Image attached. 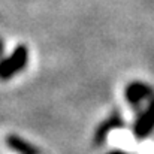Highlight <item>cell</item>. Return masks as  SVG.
<instances>
[{
  "label": "cell",
  "instance_id": "6da1fadb",
  "mask_svg": "<svg viewBox=\"0 0 154 154\" xmlns=\"http://www.w3.org/2000/svg\"><path fill=\"white\" fill-rule=\"evenodd\" d=\"M29 61V50L26 45H18L8 58L0 60V81H8L20 73Z\"/></svg>",
  "mask_w": 154,
  "mask_h": 154
},
{
  "label": "cell",
  "instance_id": "7a4b0ae2",
  "mask_svg": "<svg viewBox=\"0 0 154 154\" xmlns=\"http://www.w3.org/2000/svg\"><path fill=\"white\" fill-rule=\"evenodd\" d=\"M154 129V97L148 105V108L144 111V114L138 118L136 124H135V135L138 138H145L148 136Z\"/></svg>",
  "mask_w": 154,
  "mask_h": 154
},
{
  "label": "cell",
  "instance_id": "3957f363",
  "mask_svg": "<svg viewBox=\"0 0 154 154\" xmlns=\"http://www.w3.org/2000/svg\"><path fill=\"white\" fill-rule=\"evenodd\" d=\"M126 97H127V100L132 105H138L142 99L153 97V90L148 85L142 84V82H133V84H130L127 87Z\"/></svg>",
  "mask_w": 154,
  "mask_h": 154
},
{
  "label": "cell",
  "instance_id": "277c9868",
  "mask_svg": "<svg viewBox=\"0 0 154 154\" xmlns=\"http://www.w3.org/2000/svg\"><path fill=\"white\" fill-rule=\"evenodd\" d=\"M6 142H8V145L12 150H15V151H18V153H21V154H39V151L32 144H29L27 141L21 139L20 136L11 135V136H8Z\"/></svg>",
  "mask_w": 154,
  "mask_h": 154
},
{
  "label": "cell",
  "instance_id": "5b68a950",
  "mask_svg": "<svg viewBox=\"0 0 154 154\" xmlns=\"http://www.w3.org/2000/svg\"><path fill=\"white\" fill-rule=\"evenodd\" d=\"M118 126H121L120 118H118L117 115H115V117H111L106 123H103L102 126L97 129V133H96V142H97V144H99V142H103V139L106 138L108 132L112 130L114 127H118Z\"/></svg>",
  "mask_w": 154,
  "mask_h": 154
},
{
  "label": "cell",
  "instance_id": "8992f818",
  "mask_svg": "<svg viewBox=\"0 0 154 154\" xmlns=\"http://www.w3.org/2000/svg\"><path fill=\"white\" fill-rule=\"evenodd\" d=\"M3 55V44H2V41H0V57Z\"/></svg>",
  "mask_w": 154,
  "mask_h": 154
},
{
  "label": "cell",
  "instance_id": "52a82bcc",
  "mask_svg": "<svg viewBox=\"0 0 154 154\" xmlns=\"http://www.w3.org/2000/svg\"><path fill=\"white\" fill-rule=\"evenodd\" d=\"M109 154H124V153H120V151H114V153H109Z\"/></svg>",
  "mask_w": 154,
  "mask_h": 154
}]
</instances>
